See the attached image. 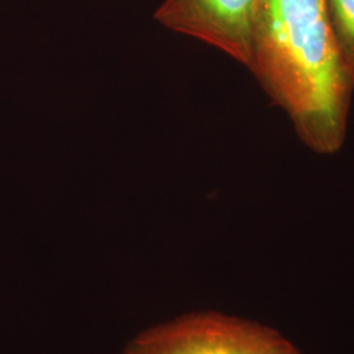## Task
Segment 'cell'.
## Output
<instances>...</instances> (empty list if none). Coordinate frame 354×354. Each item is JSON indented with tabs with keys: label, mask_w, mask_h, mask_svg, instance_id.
Instances as JSON below:
<instances>
[{
	"label": "cell",
	"mask_w": 354,
	"mask_h": 354,
	"mask_svg": "<svg viewBox=\"0 0 354 354\" xmlns=\"http://www.w3.org/2000/svg\"><path fill=\"white\" fill-rule=\"evenodd\" d=\"M311 150L342 149L354 92L326 0H259L251 68Z\"/></svg>",
	"instance_id": "obj_1"
},
{
	"label": "cell",
	"mask_w": 354,
	"mask_h": 354,
	"mask_svg": "<svg viewBox=\"0 0 354 354\" xmlns=\"http://www.w3.org/2000/svg\"><path fill=\"white\" fill-rule=\"evenodd\" d=\"M124 354H299L272 329L234 317H181L140 335Z\"/></svg>",
	"instance_id": "obj_2"
},
{
	"label": "cell",
	"mask_w": 354,
	"mask_h": 354,
	"mask_svg": "<svg viewBox=\"0 0 354 354\" xmlns=\"http://www.w3.org/2000/svg\"><path fill=\"white\" fill-rule=\"evenodd\" d=\"M257 1L165 0L153 17L174 32L197 38L226 53L250 70Z\"/></svg>",
	"instance_id": "obj_3"
},
{
	"label": "cell",
	"mask_w": 354,
	"mask_h": 354,
	"mask_svg": "<svg viewBox=\"0 0 354 354\" xmlns=\"http://www.w3.org/2000/svg\"><path fill=\"white\" fill-rule=\"evenodd\" d=\"M326 3L337 42L354 66V0H326Z\"/></svg>",
	"instance_id": "obj_4"
}]
</instances>
